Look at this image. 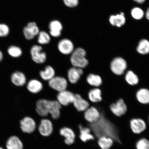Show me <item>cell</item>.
I'll return each mask as SVG.
<instances>
[{
    "instance_id": "obj_1",
    "label": "cell",
    "mask_w": 149,
    "mask_h": 149,
    "mask_svg": "<svg viewBox=\"0 0 149 149\" xmlns=\"http://www.w3.org/2000/svg\"><path fill=\"white\" fill-rule=\"evenodd\" d=\"M100 117L97 122L92 124H86L92 130L96 138L98 139L102 136H106L111 138L114 142L119 141L118 130L116 127L103 114L100 112Z\"/></svg>"
},
{
    "instance_id": "obj_2",
    "label": "cell",
    "mask_w": 149,
    "mask_h": 149,
    "mask_svg": "<svg viewBox=\"0 0 149 149\" xmlns=\"http://www.w3.org/2000/svg\"><path fill=\"white\" fill-rule=\"evenodd\" d=\"M35 107V111L39 116L42 118H47L50 115L54 120H57L59 118L62 108L57 100L45 99L37 100Z\"/></svg>"
},
{
    "instance_id": "obj_3",
    "label": "cell",
    "mask_w": 149,
    "mask_h": 149,
    "mask_svg": "<svg viewBox=\"0 0 149 149\" xmlns=\"http://www.w3.org/2000/svg\"><path fill=\"white\" fill-rule=\"evenodd\" d=\"M86 52L83 48L79 47L74 49L71 54L70 61L73 67L83 69L88 66V61L86 56Z\"/></svg>"
},
{
    "instance_id": "obj_4",
    "label": "cell",
    "mask_w": 149,
    "mask_h": 149,
    "mask_svg": "<svg viewBox=\"0 0 149 149\" xmlns=\"http://www.w3.org/2000/svg\"><path fill=\"white\" fill-rule=\"evenodd\" d=\"M30 54L32 60L37 64H43L47 60L46 54L43 51L40 45H35L33 46L30 50Z\"/></svg>"
},
{
    "instance_id": "obj_5",
    "label": "cell",
    "mask_w": 149,
    "mask_h": 149,
    "mask_svg": "<svg viewBox=\"0 0 149 149\" xmlns=\"http://www.w3.org/2000/svg\"><path fill=\"white\" fill-rule=\"evenodd\" d=\"M20 128L24 133L32 134L37 128L35 120L29 116H25L19 121Z\"/></svg>"
},
{
    "instance_id": "obj_6",
    "label": "cell",
    "mask_w": 149,
    "mask_h": 149,
    "mask_svg": "<svg viewBox=\"0 0 149 149\" xmlns=\"http://www.w3.org/2000/svg\"><path fill=\"white\" fill-rule=\"evenodd\" d=\"M37 128L40 135L43 137H47L51 136L53 133V125L49 119L42 118L37 126Z\"/></svg>"
},
{
    "instance_id": "obj_7",
    "label": "cell",
    "mask_w": 149,
    "mask_h": 149,
    "mask_svg": "<svg viewBox=\"0 0 149 149\" xmlns=\"http://www.w3.org/2000/svg\"><path fill=\"white\" fill-rule=\"evenodd\" d=\"M48 85L52 89L58 92L66 90L68 82L65 78L60 76H55L48 81Z\"/></svg>"
},
{
    "instance_id": "obj_8",
    "label": "cell",
    "mask_w": 149,
    "mask_h": 149,
    "mask_svg": "<svg viewBox=\"0 0 149 149\" xmlns=\"http://www.w3.org/2000/svg\"><path fill=\"white\" fill-rule=\"evenodd\" d=\"M109 109L115 116L120 117L126 114L127 111L126 103L122 99H120L109 105Z\"/></svg>"
},
{
    "instance_id": "obj_9",
    "label": "cell",
    "mask_w": 149,
    "mask_h": 149,
    "mask_svg": "<svg viewBox=\"0 0 149 149\" xmlns=\"http://www.w3.org/2000/svg\"><path fill=\"white\" fill-rule=\"evenodd\" d=\"M127 68L126 61L122 58H115L111 61V69L113 73L118 75H122Z\"/></svg>"
},
{
    "instance_id": "obj_10",
    "label": "cell",
    "mask_w": 149,
    "mask_h": 149,
    "mask_svg": "<svg viewBox=\"0 0 149 149\" xmlns=\"http://www.w3.org/2000/svg\"><path fill=\"white\" fill-rule=\"evenodd\" d=\"M40 31L36 22H29L23 29L24 36L28 40H32L38 36Z\"/></svg>"
},
{
    "instance_id": "obj_11",
    "label": "cell",
    "mask_w": 149,
    "mask_h": 149,
    "mask_svg": "<svg viewBox=\"0 0 149 149\" xmlns=\"http://www.w3.org/2000/svg\"><path fill=\"white\" fill-rule=\"evenodd\" d=\"M10 81L13 85L17 87H23L27 83L26 74L20 70L15 71L11 74Z\"/></svg>"
},
{
    "instance_id": "obj_12",
    "label": "cell",
    "mask_w": 149,
    "mask_h": 149,
    "mask_svg": "<svg viewBox=\"0 0 149 149\" xmlns=\"http://www.w3.org/2000/svg\"><path fill=\"white\" fill-rule=\"evenodd\" d=\"M83 113L85 120L89 124L97 122L100 117V111L94 106H90Z\"/></svg>"
},
{
    "instance_id": "obj_13",
    "label": "cell",
    "mask_w": 149,
    "mask_h": 149,
    "mask_svg": "<svg viewBox=\"0 0 149 149\" xmlns=\"http://www.w3.org/2000/svg\"><path fill=\"white\" fill-rule=\"evenodd\" d=\"M74 94L67 90L58 93L57 96V100L63 107H67L72 104Z\"/></svg>"
},
{
    "instance_id": "obj_14",
    "label": "cell",
    "mask_w": 149,
    "mask_h": 149,
    "mask_svg": "<svg viewBox=\"0 0 149 149\" xmlns=\"http://www.w3.org/2000/svg\"><path fill=\"white\" fill-rule=\"evenodd\" d=\"M57 47L59 52L65 55L71 54L74 49L73 42L68 38H63L59 41Z\"/></svg>"
},
{
    "instance_id": "obj_15",
    "label": "cell",
    "mask_w": 149,
    "mask_h": 149,
    "mask_svg": "<svg viewBox=\"0 0 149 149\" xmlns=\"http://www.w3.org/2000/svg\"><path fill=\"white\" fill-rule=\"evenodd\" d=\"M130 127L132 131L135 134H140L146 130V122L140 118H133L130 122Z\"/></svg>"
},
{
    "instance_id": "obj_16",
    "label": "cell",
    "mask_w": 149,
    "mask_h": 149,
    "mask_svg": "<svg viewBox=\"0 0 149 149\" xmlns=\"http://www.w3.org/2000/svg\"><path fill=\"white\" fill-rule=\"evenodd\" d=\"M78 128L79 130V137L82 142L86 143L89 141L94 140L96 139L89 127L84 126L80 124L78 125Z\"/></svg>"
},
{
    "instance_id": "obj_17",
    "label": "cell",
    "mask_w": 149,
    "mask_h": 149,
    "mask_svg": "<svg viewBox=\"0 0 149 149\" xmlns=\"http://www.w3.org/2000/svg\"><path fill=\"white\" fill-rule=\"evenodd\" d=\"M59 133L61 136L64 137L65 144L70 146L74 144L76 136L75 133L72 128L68 127H64L61 128Z\"/></svg>"
},
{
    "instance_id": "obj_18",
    "label": "cell",
    "mask_w": 149,
    "mask_h": 149,
    "mask_svg": "<svg viewBox=\"0 0 149 149\" xmlns=\"http://www.w3.org/2000/svg\"><path fill=\"white\" fill-rule=\"evenodd\" d=\"M72 104L76 110L79 112H84L90 106L89 102L78 94H74Z\"/></svg>"
},
{
    "instance_id": "obj_19",
    "label": "cell",
    "mask_w": 149,
    "mask_h": 149,
    "mask_svg": "<svg viewBox=\"0 0 149 149\" xmlns=\"http://www.w3.org/2000/svg\"><path fill=\"white\" fill-rule=\"evenodd\" d=\"M23 149V143L18 136H11L7 140L5 144V149Z\"/></svg>"
},
{
    "instance_id": "obj_20",
    "label": "cell",
    "mask_w": 149,
    "mask_h": 149,
    "mask_svg": "<svg viewBox=\"0 0 149 149\" xmlns=\"http://www.w3.org/2000/svg\"><path fill=\"white\" fill-rule=\"evenodd\" d=\"M83 69L72 67L68 72V81L72 84H75L79 81L84 73Z\"/></svg>"
},
{
    "instance_id": "obj_21",
    "label": "cell",
    "mask_w": 149,
    "mask_h": 149,
    "mask_svg": "<svg viewBox=\"0 0 149 149\" xmlns=\"http://www.w3.org/2000/svg\"><path fill=\"white\" fill-rule=\"evenodd\" d=\"M109 22L113 26L120 28L124 25L126 23L125 15L123 12H121L116 15H112L109 18Z\"/></svg>"
},
{
    "instance_id": "obj_22",
    "label": "cell",
    "mask_w": 149,
    "mask_h": 149,
    "mask_svg": "<svg viewBox=\"0 0 149 149\" xmlns=\"http://www.w3.org/2000/svg\"><path fill=\"white\" fill-rule=\"evenodd\" d=\"M26 85L27 90L32 94H37L43 88V85L41 82L36 79L29 80Z\"/></svg>"
},
{
    "instance_id": "obj_23",
    "label": "cell",
    "mask_w": 149,
    "mask_h": 149,
    "mask_svg": "<svg viewBox=\"0 0 149 149\" xmlns=\"http://www.w3.org/2000/svg\"><path fill=\"white\" fill-rule=\"evenodd\" d=\"M137 101L142 105L149 104V90L146 88L140 89L136 94Z\"/></svg>"
},
{
    "instance_id": "obj_24",
    "label": "cell",
    "mask_w": 149,
    "mask_h": 149,
    "mask_svg": "<svg viewBox=\"0 0 149 149\" xmlns=\"http://www.w3.org/2000/svg\"><path fill=\"white\" fill-rule=\"evenodd\" d=\"M6 53L9 57L14 59L20 58L23 54V50L17 45H11L8 47Z\"/></svg>"
},
{
    "instance_id": "obj_25",
    "label": "cell",
    "mask_w": 149,
    "mask_h": 149,
    "mask_svg": "<svg viewBox=\"0 0 149 149\" xmlns=\"http://www.w3.org/2000/svg\"><path fill=\"white\" fill-rule=\"evenodd\" d=\"M114 141L112 139L106 136H102L97 139V143L101 149H110Z\"/></svg>"
},
{
    "instance_id": "obj_26",
    "label": "cell",
    "mask_w": 149,
    "mask_h": 149,
    "mask_svg": "<svg viewBox=\"0 0 149 149\" xmlns=\"http://www.w3.org/2000/svg\"><path fill=\"white\" fill-rule=\"evenodd\" d=\"M55 71L53 67L47 66L44 70H41L40 75L41 79L45 81H49L55 76Z\"/></svg>"
},
{
    "instance_id": "obj_27",
    "label": "cell",
    "mask_w": 149,
    "mask_h": 149,
    "mask_svg": "<svg viewBox=\"0 0 149 149\" xmlns=\"http://www.w3.org/2000/svg\"><path fill=\"white\" fill-rule=\"evenodd\" d=\"M88 97L93 103H97L101 102L102 100L101 90L98 88L91 89L88 93Z\"/></svg>"
},
{
    "instance_id": "obj_28",
    "label": "cell",
    "mask_w": 149,
    "mask_h": 149,
    "mask_svg": "<svg viewBox=\"0 0 149 149\" xmlns=\"http://www.w3.org/2000/svg\"><path fill=\"white\" fill-rule=\"evenodd\" d=\"M86 81L89 85L96 87L100 86L102 83V80L100 76L93 74H88L87 76Z\"/></svg>"
},
{
    "instance_id": "obj_29",
    "label": "cell",
    "mask_w": 149,
    "mask_h": 149,
    "mask_svg": "<svg viewBox=\"0 0 149 149\" xmlns=\"http://www.w3.org/2000/svg\"><path fill=\"white\" fill-rule=\"evenodd\" d=\"M137 51L139 54L146 55L149 53V41L146 39H143L140 41L137 46Z\"/></svg>"
},
{
    "instance_id": "obj_30",
    "label": "cell",
    "mask_w": 149,
    "mask_h": 149,
    "mask_svg": "<svg viewBox=\"0 0 149 149\" xmlns=\"http://www.w3.org/2000/svg\"><path fill=\"white\" fill-rule=\"evenodd\" d=\"M37 42L40 45H46L49 43L51 40V36L49 33L45 31H40L38 35Z\"/></svg>"
},
{
    "instance_id": "obj_31",
    "label": "cell",
    "mask_w": 149,
    "mask_h": 149,
    "mask_svg": "<svg viewBox=\"0 0 149 149\" xmlns=\"http://www.w3.org/2000/svg\"><path fill=\"white\" fill-rule=\"evenodd\" d=\"M130 14L134 19L136 20H140L145 16V13L140 7H134L130 11Z\"/></svg>"
},
{
    "instance_id": "obj_32",
    "label": "cell",
    "mask_w": 149,
    "mask_h": 149,
    "mask_svg": "<svg viewBox=\"0 0 149 149\" xmlns=\"http://www.w3.org/2000/svg\"><path fill=\"white\" fill-rule=\"evenodd\" d=\"M125 79L128 84L131 85H135L139 83V79L136 74L132 71L130 70L127 72Z\"/></svg>"
},
{
    "instance_id": "obj_33",
    "label": "cell",
    "mask_w": 149,
    "mask_h": 149,
    "mask_svg": "<svg viewBox=\"0 0 149 149\" xmlns=\"http://www.w3.org/2000/svg\"><path fill=\"white\" fill-rule=\"evenodd\" d=\"M63 28L62 24L58 20H52L49 24V31L52 32L61 33Z\"/></svg>"
},
{
    "instance_id": "obj_34",
    "label": "cell",
    "mask_w": 149,
    "mask_h": 149,
    "mask_svg": "<svg viewBox=\"0 0 149 149\" xmlns=\"http://www.w3.org/2000/svg\"><path fill=\"white\" fill-rule=\"evenodd\" d=\"M136 149H149V141L145 138L139 140L135 145Z\"/></svg>"
},
{
    "instance_id": "obj_35",
    "label": "cell",
    "mask_w": 149,
    "mask_h": 149,
    "mask_svg": "<svg viewBox=\"0 0 149 149\" xmlns=\"http://www.w3.org/2000/svg\"><path fill=\"white\" fill-rule=\"evenodd\" d=\"M9 33L10 29L8 26L5 24H0V38H5L8 36Z\"/></svg>"
},
{
    "instance_id": "obj_36",
    "label": "cell",
    "mask_w": 149,
    "mask_h": 149,
    "mask_svg": "<svg viewBox=\"0 0 149 149\" xmlns=\"http://www.w3.org/2000/svg\"><path fill=\"white\" fill-rule=\"evenodd\" d=\"M64 5L69 8H73L79 5V0H63Z\"/></svg>"
},
{
    "instance_id": "obj_37",
    "label": "cell",
    "mask_w": 149,
    "mask_h": 149,
    "mask_svg": "<svg viewBox=\"0 0 149 149\" xmlns=\"http://www.w3.org/2000/svg\"><path fill=\"white\" fill-rule=\"evenodd\" d=\"M4 57V54L2 51L0 50V63H1L3 60Z\"/></svg>"
},
{
    "instance_id": "obj_38",
    "label": "cell",
    "mask_w": 149,
    "mask_h": 149,
    "mask_svg": "<svg viewBox=\"0 0 149 149\" xmlns=\"http://www.w3.org/2000/svg\"><path fill=\"white\" fill-rule=\"evenodd\" d=\"M133 1L136 3L141 4L144 3L146 0H133Z\"/></svg>"
},
{
    "instance_id": "obj_39",
    "label": "cell",
    "mask_w": 149,
    "mask_h": 149,
    "mask_svg": "<svg viewBox=\"0 0 149 149\" xmlns=\"http://www.w3.org/2000/svg\"><path fill=\"white\" fill-rule=\"evenodd\" d=\"M145 16L147 19L149 21V7L147 9L146 12L145 13Z\"/></svg>"
},
{
    "instance_id": "obj_40",
    "label": "cell",
    "mask_w": 149,
    "mask_h": 149,
    "mask_svg": "<svg viewBox=\"0 0 149 149\" xmlns=\"http://www.w3.org/2000/svg\"><path fill=\"white\" fill-rule=\"evenodd\" d=\"M0 149H5L2 147L0 146Z\"/></svg>"
},
{
    "instance_id": "obj_41",
    "label": "cell",
    "mask_w": 149,
    "mask_h": 149,
    "mask_svg": "<svg viewBox=\"0 0 149 149\" xmlns=\"http://www.w3.org/2000/svg\"><path fill=\"white\" fill-rule=\"evenodd\" d=\"M148 123H149V116L148 117Z\"/></svg>"
}]
</instances>
